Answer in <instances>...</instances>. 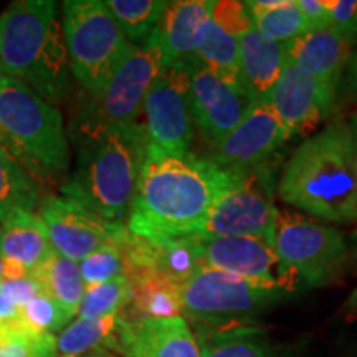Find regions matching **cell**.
Returning a JSON list of instances; mask_svg holds the SVG:
<instances>
[{
  "mask_svg": "<svg viewBox=\"0 0 357 357\" xmlns=\"http://www.w3.org/2000/svg\"><path fill=\"white\" fill-rule=\"evenodd\" d=\"M162 68V55L153 38L144 45L131 43L100 100L88 98L93 109L119 126H141L144 98Z\"/></svg>",
  "mask_w": 357,
  "mask_h": 357,
  "instance_id": "obj_13",
  "label": "cell"
},
{
  "mask_svg": "<svg viewBox=\"0 0 357 357\" xmlns=\"http://www.w3.org/2000/svg\"><path fill=\"white\" fill-rule=\"evenodd\" d=\"M30 276L52 300H55L73 318L86 291L77 261L61 257L55 250L35 268Z\"/></svg>",
  "mask_w": 357,
  "mask_h": 357,
  "instance_id": "obj_23",
  "label": "cell"
},
{
  "mask_svg": "<svg viewBox=\"0 0 357 357\" xmlns=\"http://www.w3.org/2000/svg\"><path fill=\"white\" fill-rule=\"evenodd\" d=\"M271 247L305 287L329 283L347 261V243L341 231L289 208L276 211Z\"/></svg>",
  "mask_w": 357,
  "mask_h": 357,
  "instance_id": "obj_8",
  "label": "cell"
},
{
  "mask_svg": "<svg viewBox=\"0 0 357 357\" xmlns=\"http://www.w3.org/2000/svg\"><path fill=\"white\" fill-rule=\"evenodd\" d=\"M339 88L342 89L344 96L357 98V52L351 56L344 75L341 78V83H339Z\"/></svg>",
  "mask_w": 357,
  "mask_h": 357,
  "instance_id": "obj_38",
  "label": "cell"
},
{
  "mask_svg": "<svg viewBox=\"0 0 357 357\" xmlns=\"http://www.w3.org/2000/svg\"><path fill=\"white\" fill-rule=\"evenodd\" d=\"M349 126L352 131V141H354V159H356V174H357V113L352 114Z\"/></svg>",
  "mask_w": 357,
  "mask_h": 357,
  "instance_id": "obj_41",
  "label": "cell"
},
{
  "mask_svg": "<svg viewBox=\"0 0 357 357\" xmlns=\"http://www.w3.org/2000/svg\"><path fill=\"white\" fill-rule=\"evenodd\" d=\"M284 45L289 63L337 88L354 55V43L329 29L305 32Z\"/></svg>",
  "mask_w": 357,
  "mask_h": 357,
  "instance_id": "obj_19",
  "label": "cell"
},
{
  "mask_svg": "<svg viewBox=\"0 0 357 357\" xmlns=\"http://www.w3.org/2000/svg\"><path fill=\"white\" fill-rule=\"evenodd\" d=\"M124 242L126 238L102 245L78 263L84 287H95L124 275Z\"/></svg>",
  "mask_w": 357,
  "mask_h": 357,
  "instance_id": "obj_32",
  "label": "cell"
},
{
  "mask_svg": "<svg viewBox=\"0 0 357 357\" xmlns=\"http://www.w3.org/2000/svg\"><path fill=\"white\" fill-rule=\"evenodd\" d=\"M199 235L204 266L223 271L252 283L293 293L300 287L293 271L281 261L268 240L253 236Z\"/></svg>",
  "mask_w": 357,
  "mask_h": 357,
  "instance_id": "obj_12",
  "label": "cell"
},
{
  "mask_svg": "<svg viewBox=\"0 0 357 357\" xmlns=\"http://www.w3.org/2000/svg\"><path fill=\"white\" fill-rule=\"evenodd\" d=\"M106 7L132 45H144L167 8L164 0H106Z\"/></svg>",
  "mask_w": 357,
  "mask_h": 357,
  "instance_id": "obj_30",
  "label": "cell"
},
{
  "mask_svg": "<svg viewBox=\"0 0 357 357\" xmlns=\"http://www.w3.org/2000/svg\"><path fill=\"white\" fill-rule=\"evenodd\" d=\"M70 71L89 100L98 101L131 43L101 0L61 3Z\"/></svg>",
  "mask_w": 357,
  "mask_h": 357,
  "instance_id": "obj_6",
  "label": "cell"
},
{
  "mask_svg": "<svg viewBox=\"0 0 357 357\" xmlns=\"http://www.w3.org/2000/svg\"><path fill=\"white\" fill-rule=\"evenodd\" d=\"M19 310L22 323L40 333H61L65 326L73 319L43 289H40L32 300L26 301Z\"/></svg>",
  "mask_w": 357,
  "mask_h": 357,
  "instance_id": "obj_33",
  "label": "cell"
},
{
  "mask_svg": "<svg viewBox=\"0 0 357 357\" xmlns=\"http://www.w3.org/2000/svg\"><path fill=\"white\" fill-rule=\"evenodd\" d=\"M240 84L253 101L265 100L287 65V45L263 38L255 29L238 38Z\"/></svg>",
  "mask_w": 357,
  "mask_h": 357,
  "instance_id": "obj_21",
  "label": "cell"
},
{
  "mask_svg": "<svg viewBox=\"0 0 357 357\" xmlns=\"http://www.w3.org/2000/svg\"><path fill=\"white\" fill-rule=\"evenodd\" d=\"M303 19L306 24V32L328 29L329 10L326 0H296Z\"/></svg>",
  "mask_w": 357,
  "mask_h": 357,
  "instance_id": "obj_37",
  "label": "cell"
},
{
  "mask_svg": "<svg viewBox=\"0 0 357 357\" xmlns=\"http://www.w3.org/2000/svg\"><path fill=\"white\" fill-rule=\"evenodd\" d=\"M79 357H109L106 354H86V356H79Z\"/></svg>",
  "mask_w": 357,
  "mask_h": 357,
  "instance_id": "obj_43",
  "label": "cell"
},
{
  "mask_svg": "<svg viewBox=\"0 0 357 357\" xmlns=\"http://www.w3.org/2000/svg\"><path fill=\"white\" fill-rule=\"evenodd\" d=\"M3 276V261H2V255H0V280Z\"/></svg>",
  "mask_w": 357,
  "mask_h": 357,
  "instance_id": "obj_42",
  "label": "cell"
},
{
  "mask_svg": "<svg viewBox=\"0 0 357 357\" xmlns=\"http://www.w3.org/2000/svg\"><path fill=\"white\" fill-rule=\"evenodd\" d=\"M195 339L202 357H276L266 334L253 324L227 329L197 326Z\"/></svg>",
  "mask_w": 357,
  "mask_h": 357,
  "instance_id": "obj_25",
  "label": "cell"
},
{
  "mask_svg": "<svg viewBox=\"0 0 357 357\" xmlns=\"http://www.w3.org/2000/svg\"><path fill=\"white\" fill-rule=\"evenodd\" d=\"M0 73L56 106L70 91L60 8L52 0H17L0 15Z\"/></svg>",
  "mask_w": 357,
  "mask_h": 357,
  "instance_id": "obj_4",
  "label": "cell"
},
{
  "mask_svg": "<svg viewBox=\"0 0 357 357\" xmlns=\"http://www.w3.org/2000/svg\"><path fill=\"white\" fill-rule=\"evenodd\" d=\"M53 250L47 227L37 212L15 211L0 222L2 261L32 273Z\"/></svg>",
  "mask_w": 357,
  "mask_h": 357,
  "instance_id": "obj_20",
  "label": "cell"
},
{
  "mask_svg": "<svg viewBox=\"0 0 357 357\" xmlns=\"http://www.w3.org/2000/svg\"><path fill=\"white\" fill-rule=\"evenodd\" d=\"M131 301V283L126 276L88 287L79 305V319H100L105 316L119 314Z\"/></svg>",
  "mask_w": 357,
  "mask_h": 357,
  "instance_id": "obj_31",
  "label": "cell"
},
{
  "mask_svg": "<svg viewBox=\"0 0 357 357\" xmlns=\"http://www.w3.org/2000/svg\"><path fill=\"white\" fill-rule=\"evenodd\" d=\"M190 66L162 68L144 98L141 126L146 153L185 155L190 153L194 123L190 114Z\"/></svg>",
  "mask_w": 357,
  "mask_h": 357,
  "instance_id": "obj_9",
  "label": "cell"
},
{
  "mask_svg": "<svg viewBox=\"0 0 357 357\" xmlns=\"http://www.w3.org/2000/svg\"><path fill=\"white\" fill-rule=\"evenodd\" d=\"M284 204L324 222H357V174L349 123L334 121L294 149L278 182Z\"/></svg>",
  "mask_w": 357,
  "mask_h": 357,
  "instance_id": "obj_3",
  "label": "cell"
},
{
  "mask_svg": "<svg viewBox=\"0 0 357 357\" xmlns=\"http://www.w3.org/2000/svg\"><path fill=\"white\" fill-rule=\"evenodd\" d=\"M329 10L328 29L341 37L357 42V0H326Z\"/></svg>",
  "mask_w": 357,
  "mask_h": 357,
  "instance_id": "obj_35",
  "label": "cell"
},
{
  "mask_svg": "<svg viewBox=\"0 0 357 357\" xmlns=\"http://www.w3.org/2000/svg\"><path fill=\"white\" fill-rule=\"evenodd\" d=\"M240 176L192 153H146L126 230L149 242L200 234L212 205Z\"/></svg>",
  "mask_w": 357,
  "mask_h": 357,
  "instance_id": "obj_2",
  "label": "cell"
},
{
  "mask_svg": "<svg viewBox=\"0 0 357 357\" xmlns=\"http://www.w3.org/2000/svg\"><path fill=\"white\" fill-rule=\"evenodd\" d=\"M276 211L270 172L265 169L245 172L212 205L200 234L253 236L271 243Z\"/></svg>",
  "mask_w": 357,
  "mask_h": 357,
  "instance_id": "obj_10",
  "label": "cell"
},
{
  "mask_svg": "<svg viewBox=\"0 0 357 357\" xmlns=\"http://www.w3.org/2000/svg\"><path fill=\"white\" fill-rule=\"evenodd\" d=\"M208 0L169 2L153 38L162 55L164 68L189 66L194 56V40L199 26L211 17Z\"/></svg>",
  "mask_w": 357,
  "mask_h": 357,
  "instance_id": "obj_18",
  "label": "cell"
},
{
  "mask_svg": "<svg viewBox=\"0 0 357 357\" xmlns=\"http://www.w3.org/2000/svg\"><path fill=\"white\" fill-rule=\"evenodd\" d=\"M0 77H2V73H0Z\"/></svg>",
  "mask_w": 357,
  "mask_h": 357,
  "instance_id": "obj_44",
  "label": "cell"
},
{
  "mask_svg": "<svg viewBox=\"0 0 357 357\" xmlns=\"http://www.w3.org/2000/svg\"><path fill=\"white\" fill-rule=\"evenodd\" d=\"M38 215L45 222L53 250L77 263L102 245L123 242L128 235L124 222L106 220L65 195L43 197Z\"/></svg>",
  "mask_w": 357,
  "mask_h": 357,
  "instance_id": "obj_11",
  "label": "cell"
},
{
  "mask_svg": "<svg viewBox=\"0 0 357 357\" xmlns=\"http://www.w3.org/2000/svg\"><path fill=\"white\" fill-rule=\"evenodd\" d=\"M194 56L204 68L218 78L242 88L240 84L238 38L225 33L208 17L199 26L194 40Z\"/></svg>",
  "mask_w": 357,
  "mask_h": 357,
  "instance_id": "obj_24",
  "label": "cell"
},
{
  "mask_svg": "<svg viewBox=\"0 0 357 357\" xmlns=\"http://www.w3.org/2000/svg\"><path fill=\"white\" fill-rule=\"evenodd\" d=\"M288 294L208 266L197 270L181 288L182 311L199 328L207 329L252 326L258 316L280 305Z\"/></svg>",
  "mask_w": 357,
  "mask_h": 357,
  "instance_id": "obj_7",
  "label": "cell"
},
{
  "mask_svg": "<svg viewBox=\"0 0 357 357\" xmlns=\"http://www.w3.org/2000/svg\"><path fill=\"white\" fill-rule=\"evenodd\" d=\"M19 319H20L19 306L13 305L7 296H3V294L0 293V326L15 323V321Z\"/></svg>",
  "mask_w": 357,
  "mask_h": 357,
  "instance_id": "obj_39",
  "label": "cell"
},
{
  "mask_svg": "<svg viewBox=\"0 0 357 357\" xmlns=\"http://www.w3.org/2000/svg\"><path fill=\"white\" fill-rule=\"evenodd\" d=\"M149 243L153 268L177 287L182 288L204 266L197 234Z\"/></svg>",
  "mask_w": 357,
  "mask_h": 357,
  "instance_id": "obj_26",
  "label": "cell"
},
{
  "mask_svg": "<svg viewBox=\"0 0 357 357\" xmlns=\"http://www.w3.org/2000/svg\"><path fill=\"white\" fill-rule=\"evenodd\" d=\"M119 314L100 319H77L56 337L58 357H79L91 351L116 349Z\"/></svg>",
  "mask_w": 357,
  "mask_h": 357,
  "instance_id": "obj_29",
  "label": "cell"
},
{
  "mask_svg": "<svg viewBox=\"0 0 357 357\" xmlns=\"http://www.w3.org/2000/svg\"><path fill=\"white\" fill-rule=\"evenodd\" d=\"M116 351L124 357H202L195 334L182 316L124 318L119 314Z\"/></svg>",
  "mask_w": 357,
  "mask_h": 357,
  "instance_id": "obj_17",
  "label": "cell"
},
{
  "mask_svg": "<svg viewBox=\"0 0 357 357\" xmlns=\"http://www.w3.org/2000/svg\"><path fill=\"white\" fill-rule=\"evenodd\" d=\"M211 20L220 26L225 33L240 38L253 30V20L245 2L236 0H218L211 6Z\"/></svg>",
  "mask_w": 357,
  "mask_h": 357,
  "instance_id": "obj_34",
  "label": "cell"
},
{
  "mask_svg": "<svg viewBox=\"0 0 357 357\" xmlns=\"http://www.w3.org/2000/svg\"><path fill=\"white\" fill-rule=\"evenodd\" d=\"M337 91L336 84L311 77L287 61L265 100L291 139L312 131L333 113Z\"/></svg>",
  "mask_w": 357,
  "mask_h": 357,
  "instance_id": "obj_14",
  "label": "cell"
},
{
  "mask_svg": "<svg viewBox=\"0 0 357 357\" xmlns=\"http://www.w3.org/2000/svg\"><path fill=\"white\" fill-rule=\"evenodd\" d=\"M42 200V184L0 146V222L15 211L35 212Z\"/></svg>",
  "mask_w": 357,
  "mask_h": 357,
  "instance_id": "obj_28",
  "label": "cell"
},
{
  "mask_svg": "<svg viewBox=\"0 0 357 357\" xmlns=\"http://www.w3.org/2000/svg\"><path fill=\"white\" fill-rule=\"evenodd\" d=\"M289 139L266 100L253 101L242 123L217 144L211 158L223 169L252 172L263 169L276 151Z\"/></svg>",
  "mask_w": 357,
  "mask_h": 357,
  "instance_id": "obj_16",
  "label": "cell"
},
{
  "mask_svg": "<svg viewBox=\"0 0 357 357\" xmlns=\"http://www.w3.org/2000/svg\"><path fill=\"white\" fill-rule=\"evenodd\" d=\"M344 312H346L347 324L357 326V288L352 291L349 300H347L344 306Z\"/></svg>",
  "mask_w": 357,
  "mask_h": 357,
  "instance_id": "obj_40",
  "label": "cell"
},
{
  "mask_svg": "<svg viewBox=\"0 0 357 357\" xmlns=\"http://www.w3.org/2000/svg\"><path fill=\"white\" fill-rule=\"evenodd\" d=\"M40 289L42 288L38 287V283L32 276L17 280H0V293L19 307L24 306L29 300H32Z\"/></svg>",
  "mask_w": 357,
  "mask_h": 357,
  "instance_id": "obj_36",
  "label": "cell"
},
{
  "mask_svg": "<svg viewBox=\"0 0 357 357\" xmlns=\"http://www.w3.org/2000/svg\"><path fill=\"white\" fill-rule=\"evenodd\" d=\"M189 66L192 123L208 141L218 144L242 123L253 100L243 88L218 78L197 60Z\"/></svg>",
  "mask_w": 357,
  "mask_h": 357,
  "instance_id": "obj_15",
  "label": "cell"
},
{
  "mask_svg": "<svg viewBox=\"0 0 357 357\" xmlns=\"http://www.w3.org/2000/svg\"><path fill=\"white\" fill-rule=\"evenodd\" d=\"M0 146L40 184L68 174L70 142L60 109L7 77H0Z\"/></svg>",
  "mask_w": 357,
  "mask_h": 357,
  "instance_id": "obj_5",
  "label": "cell"
},
{
  "mask_svg": "<svg viewBox=\"0 0 357 357\" xmlns=\"http://www.w3.org/2000/svg\"><path fill=\"white\" fill-rule=\"evenodd\" d=\"M73 159L61 195L77 200L111 222H123L131 208L146 158L142 126H119L102 119L84 101L66 129Z\"/></svg>",
  "mask_w": 357,
  "mask_h": 357,
  "instance_id": "obj_1",
  "label": "cell"
},
{
  "mask_svg": "<svg viewBox=\"0 0 357 357\" xmlns=\"http://www.w3.org/2000/svg\"><path fill=\"white\" fill-rule=\"evenodd\" d=\"M131 283L134 318H174L181 316V287L155 270H139L124 275ZM128 305V306H129Z\"/></svg>",
  "mask_w": 357,
  "mask_h": 357,
  "instance_id": "obj_22",
  "label": "cell"
},
{
  "mask_svg": "<svg viewBox=\"0 0 357 357\" xmlns=\"http://www.w3.org/2000/svg\"><path fill=\"white\" fill-rule=\"evenodd\" d=\"M245 6L252 15L253 29L270 42L288 43L306 32L296 0H252Z\"/></svg>",
  "mask_w": 357,
  "mask_h": 357,
  "instance_id": "obj_27",
  "label": "cell"
}]
</instances>
